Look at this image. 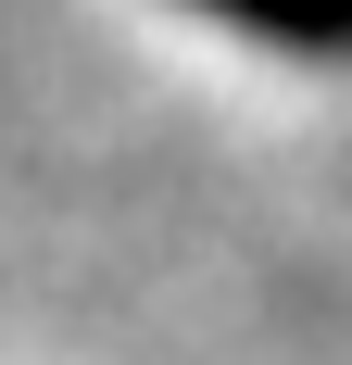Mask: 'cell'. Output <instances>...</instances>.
<instances>
[{
	"instance_id": "1",
	"label": "cell",
	"mask_w": 352,
	"mask_h": 365,
	"mask_svg": "<svg viewBox=\"0 0 352 365\" xmlns=\"http://www.w3.org/2000/svg\"><path fill=\"white\" fill-rule=\"evenodd\" d=\"M239 38H277V51H352V0H189Z\"/></svg>"
}]
</instances>
